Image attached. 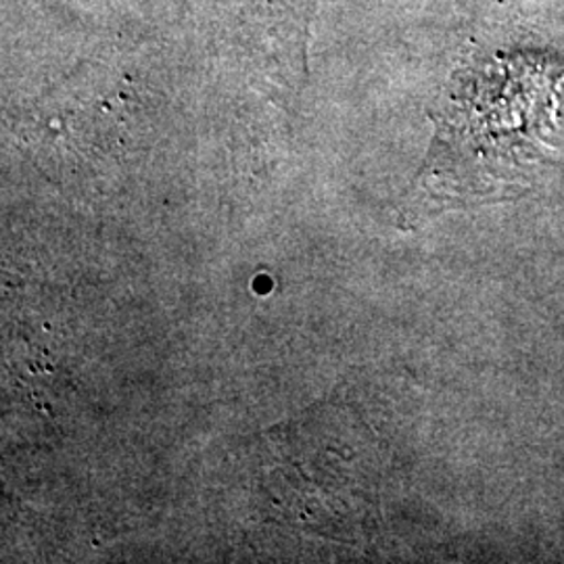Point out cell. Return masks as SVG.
Returning a JSON list of instances; mask_svg holds the SVG:
<instances>
[{
	"mask_svg": "<svg viewBox=\"0 0 564 564\" xmlns=\"http://www.w3.org/2000/svg\"><path fill=\"white\" fill-rule=\"evenodd\" d=\"M564 130V65L554 55H496L460 76L442 128L444 158L456 160L466 191L527 186Z\"/></svg>",
	"mask_w": 564,
	"mask_h": 564,
	"instance_id": "cell-1",
	"label": "cell"
}]
</instances>
